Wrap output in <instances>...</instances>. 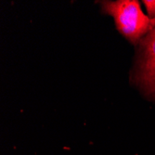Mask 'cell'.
<instances>
[{
	"mask_svg": "<svg viewBox=\"0 0 155 155\" xmlns=\"http://www.w3.org/2000/svg\"><path fill=\"white\" fill-rule=\"evenodd\" d=\"M137 45L133 81L148 97L155 100V28Z\"/></svg>",
	"mask_w": 155,
	"mask_h": 155,
	"instance_id": "cell-2",
	"label": "cell"
},
{
	"mask_svg": "<svg viewBox=\"0 0 155 155\" xmlns=\"http://www.w3.org/2000/svg\"><path fill=\"white\" fill-rule=\"evenodd\" d=\"M143 3L146 7L148 16L150 19H155V0H144Z\"/></svg>",
	"mask_w": 155,
	"mask_h": 155,
	"instance_id": "cell-3",
	"label": "cell"
},
{
	"mask_svg": "<svg viewBox=\"0 0 155 155\" xmlns=\"http://www.w3.org/2000/svg\"><path fill=\"white\" fill-rule=\"evenodd\" d=\"M101 5L102 11L114 18L119 33L134 45L155 28V19L145 15L137 0L101 1Z\"/></svg>",
	"mask_w": 155,
	"mask_h": 155,
	"instance_id": "cell-1",
	"label": "cell"
}]
</instances>
